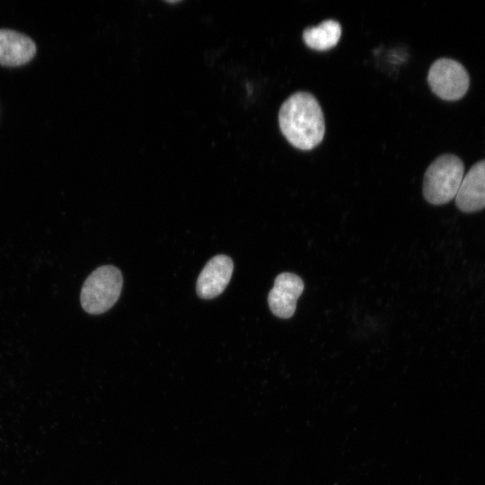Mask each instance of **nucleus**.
<instances>
[{
  "instance_id": "1",
  "label": "nucleus",
  "mask_w": 485,
  "mask_h": 485,
  "mask_svg": "<svg viewBox=\"0 0 485 485\" xmlns=\"http://www.w3.org/2000/svg\"><path fill=\"white\" fill-rule=\"evenodd\" d=\"M278 123L286 139L300 150L314 148L325 134L321 105L312 93L306 92H296L282 103Z\"/></svg>"
},
{
  "instance_id": "2",
  "label": "nucleus",
  "mask_w": 485,
  "mask_h": 485,
  "mask_svg": "<svg viewBox=\"0 0 485 485\" xmlns=\"http://www.w3.org/2000/svg\"><path fill=\"white\" fill-rule=\"evenodd\" d=\"M464 174V164L456 155L445 154L434 160L424 174L423 195L432 205H443L457 194Z\"/></svg>"
},
{
  "instance_id": "3",
  "label": "nucleus",
  "mask_w": 485,
  "mask_h": 485,
  "mask_svg": "<svg viewBox=\"0 0 485 485\" xmlns=\"http://www.w3.org/2000/svg\"><path fill=\"white\" fill-rule=\"evenodd\" d=\"M120 270L111 265L97 268L85 279L80 295L83 309L91 314H100L111 308L122 288Z\"/></svg>"
},
{
  "instance_id": "4",
  "label": "nucleus",
  "mask_w": 485,
  "mask_h": 485,
  "mask_svg": "<svg viewBox=\"0 0 485 485\" xmlns=\"http://www.w3.org/2000/svg\"><path fill=\"white\" fill-rule=\"evenodd\" d=\"M428 83L431 91L445 101L462 99L469 89L470 77L465 67L447 57L436 59L430 66Z\"/></svg>"
},
{
  "instance_id": "5",
  "label": "nucleus",
  "mask_w": 485,
  "mask_h": 485,
  "mask_svg": "<svg viewBox=\"0 0 485 485\" xmlns=\"http://www.w3.org/2000/svg\"><path fill=\"white\" fill-rule=\"evenodd\" d=\"M304 288V282L297 275L290 272L278 275L268 295V304L272 313L281 319L292 317L295 312L296 301Z\"/></svg>"
},
{
  "instance_id": "6",
  "label": "nucleus",
  "mask_w": 485,
  "mask_h": 485,
  "mask_svg": "<svg viewBox=\"0 0 485 485\" xmlns=\"http://www.w3.org/2000/svg\"><path fill=\"white\" fill-rule=\"evenodd\" d=\"M234 270V263L226 255L210 259L200 272L197 281V294L203 299L219 295L227 287Z\"/></svg>"
},
{
  "instance_id": "7",
  "label": "nucleus",
  "mask_w": 485,
  "mask_h": 485,
  "mask_svg": "<svg viewBox=\"0 0 485 485\" xmlns=\"http://www.w3.org/2000/svg\"><path fill=\"white\" fill-rule=\"evenodd\" d=\"M455 204L465 213L478 212L485 207V160L474 163L463 176Z\"/></svg>"
},
{
  "instance_id": "8",
  "label": "nucleus",
  "mask_w": 485,
  "mask_h": 485,
  "mask_svg": "<svg viewBox=\"0 0 485 485\" xmlns=\"http://www.w3.org/2000/svg\"><path fill=\"white\" fill-rule=\"evenodd\" d=\"M36 53V46L28 36L14 31L0 30V64L15 66L29 62Z\"/></svg>"
},
{
  "instance_id": "9",
  "label": "nucleus",
  "mask_w": 485,
  "mask_h": 485,
  "mask_svg": "<svg viewBox=\"0 0 485 485\" xmlns=\"http://www.w3.org/2000/svg\"><path fill=\"white\" fill-rule=\"evenodd\" d=\"M341 36V26L335 20H325L318 26L308 27L303 31V40L310 48L322 51L336 46Z\"/></svg>"
}]
</instances>
